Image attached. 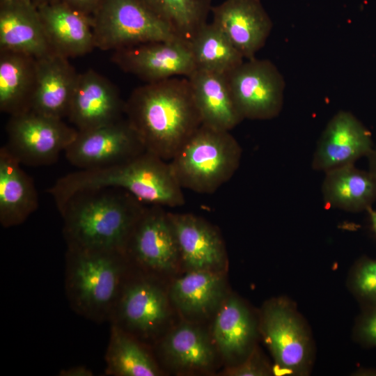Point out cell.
<instances>
[{"mask_svg":"<svg viewBox=\"0 0 376 376\" xmlns=\"http://www.w3.org/2000/svg\"><path fill=\"white\" fill-rule=\"evenodd\" d=\"M65 260L71 308L94 322H109L129 273L124 253L67 247Z\"/></svg>","mask_w":376,"mask_h":376,"instance_id":"277c9868","label":"cell"},{"mask_svg":"<svg viewBox=\"0 0 376 376\" xmlns=\"http://www.w3.org/2000/svg\"><path fill=\"white\" fill-rule=\"evenodd\" d=\"M53 51L67 58L95 49L92 19L56 0L37 8Z\"/></svg>","mask_w":376,"mask_h":376,"instance_id":"ffe728a7","label":"cell"},{"mask_svg":"<svg viewBox=\"0 0 376 376\" xmlns=\"http://www.w3.org/2000/svg\"><path fill=\"white\" fill-rule=\"evenodd\" d=\"M357 339L368 347H376V305L369 306L368 310L359 319L356 327Z\"/></svg>","mask_w":376,"mask_h":376,"instance_id":"d6a6232c","label":"cell"},{"mask_svg":"<svg viewBox=\"0 0 376 376\" xmlns=\"http://www.w3.org/2000/svg\"><path fill=\"white\" fill-rule=\"evenodd\" d=\"M70 8L93 18L104 0H58Z\"/></svg>","mask_w":376,"mask_h":376,"instance_id":"836d02e7","label":"cell"},{"mask_svg":"<svg viewBox=\"0 0 376 376\" xmlns=\"http://www.w3.org/2000/svg\"><path fill=\"white\" fill-rule=\"evenodd\" d=\"M36 82V59L0 49V110L9 116L31 110Z\"/></svg>","mask_w":376,"mask_h":376,"instance_id":"d4e9b609","label":"cell"},{"mask_svg":"<svg viewBox=\"0 0 376 376\" xmlns=\"http://www.w3.org/2000/svg\"><path fill=\"white\" fill-rule=\"evenodd\" d=\"M92 28L95 47L102 51L179 39L139 0H104L92 18Z\"/></svg>","mask_w":376,"mask_h":376,"instance_id":"52a82bcc","label":"cell"},{"mask_svg":"<svg viewBox=\"0 0 376 376\" xmlns=\"http://www.w3.org/2000/svg\"><path fill=\"white\" fill-rule=\"evenodd\" d=\"M125 102L117 88L93 70L79 73L67 118L79 132L123 118Z\"/></svg>","mask_w":376,"mask_h":376,"instance_id":"9a60e30c","label":"cell"},{"mask_svg":"<svg viewBox=\"0 0 376 376\" xmlns=\"http://www.w3.org/2000/svg\"><path fill=\"white\" fill-rule=\"evenodd\" d=\"M189 45L196 69L228 75L244 62L240 52L212 22L202 26Z\"/></svg>","mask_w":376,"mask_h":376,"instance_id":"f1b7e54d","label":"cell"},{"mask_svg":"<svg viewBox=\"0 0 376 376\" xmlns=\"http://www.w3.org/2000/svg\"><path fill=\"white\" fill-rule=\"evenodd\" d=\"M187 78L203 125L230 132L244 120L236 107L226 75L196 69Z\"/></svg>","mask_w":376,"mask_h":376,"instance_id":"44dd1931","label":"cell"},{"mask_svg":"<svg viewBox=\"0 0 376 376\" xmlns=\"http://www.w3.org/2000/svg\"><path fill=\"white\" fill-rule=\"evenodd\" d=\"M54 1L56 0H31V2L36 8H38L42 5L51 3Z\"/></svg>","mask_w":376,"mask_h":376,"instance_id":"74e56055","label":"cell"},{"mask_svg":"<svg viewBox=\"0 0 376 376\" xmlns=\"http://www.w3.org/2000/svg\"><path fill=\"white\" fill-rule=\"evenodd\" d=\"M224 288V279L219 271L189 270L175 281L170 296L182 313L200 316L220 306Z\"/></svg>","mask_w":376,"mask_h":376,"instance_id":"4316f807","label":"cell"},{"mask_svg":"<svg viewBox=\"0 0 376 376\" xmlns=\"http://www.w3.org/2000/svg\"><path fill=\"white\" fill-rule=\"evenodd\" d=\"M149 276H127L109 322L136 338L155 336L166 321L169 299Z\"/></svg>","mask_w":376,"mask_h":376,"instance_id":"7c38bea8","label":"cell"},{"mask_svg":"<svg viewBox=\"0 0 376 376\" xmlns=\"http://www.w3.org/2000/svg\"><path fill=\"white\" fill-rule=\"evenodd\" d=\"M105 187L125 189L149 205L175 207L185 202L170 162L146 151L108 167L70 173L58 178L49 192L61 203L77 191Z\"/></svg>","mask_w":376,"mask_h":376,"instance_id":"3957f363","label":"cell"},{"mask_svg":"<svg viewBox=\"0 0 376 376\" xmlns=\"http://www.w3.org/2000/svg\"><path fill=\"white\" fill-rule=\"evenodd\" d=\"M260 329L274 359L276 373L305 375L311 367L313 346L306 323L289 300L268 301L260 315Z\"/></svg>","mask_w":376,"mask_h":376,"instance_id":"8992f818","label":"cell"},{"mask_svg":"<svg viewBox=\"0 0 376 376\" xmlns=\"http://www.w3.org/2000/svg\"><path fill=\"white\" fill-rule=\"evenodd\" d=\"M168 216L185 266L189 270L219 271L226 253L216 228L193 214L168 212Z\"/></svg>","mask_w":376,"mask_h":376,"instance_id":"e0dca14e","label":"cell"},{"mask_svg":"<svg viewBox=\"0 0 376 376\" xmlns=\"http://www.w3.org/2000/svg\"><path fill=\"white\" fill-rule=\"evenodd\" d=\"M226 76L236 107L244 119L271 120L280 114L285 81L272 61L249 59Z\"/></svg>","mask_w":376,"mask_h":376,"instance_id":"9c48e42d","label":"cell"},{"mask_svg":"<svg viewBox=\"0 0 376 376\" xmlns=\"http://www.w3.org/2000/svg\"><path fill=\"white\" fill-rule=\"evenodd\" d=\"M105 354L107 376H157L161 372L154 359L136 338L111 324Z\"/></svg>","mask_w":376,"mask_h":376,"instance_id":"83f0119b","label":"cell"},{"mask_svg":"<svg viewBox=\"0 0 376 376\" xmlns=\"http://www.w3.org/2000/svg\"><path fill=\"white\" fill-rule=\"evenodd\" d=\"M321 193L327 207L349 212L367 211L376 201V175L354 164L324 173Z\"/></svg>","mask_w":376,"mask_h":376,"instance_id":"cb8c5ba5","label":"cell"},{"mask_svg":"<svg viewBox=\"0 0 376 376\" xmlns=\"http://www.w3.org/2000/svg\"><path fill=\"white\" fill-rule=\"evenodd\" d=\"M350 290L368 306L376 305V259L361 258L349 278Z\"/></svg>","mask_w":376,"mask_h":376,"instance_id":"4dcf8cb0","label":"cell"},{"mask_svg":"<svg viewBox=\"0 0 376 376\" xmlns=\"http://www.w3.org/2000/svg\"><path fill=\"white\" fill-rule=\"evenodd\" d=\"M67 247L124 253L146 205L125 189L77 191L56 205Z\"/></svg>","mask_w":376,"mask_h":376,"instance_id":"7a4b0ae2","label":"cell"},{"mask_svg":"<svg viewBox=\"0 0 376 376\" xmlns=\"http://www.w3.org/2000/svg\"><path fill=\"white\" fill-rule=\"evenodd\" d=\"M271 373L268 366L263 362L256 349H253L241 363L228 368L224 372V375L229 376H266L270 375Z\"/></svg>","mask_w":376,"mask_h":376,"instance_id":"1f68e13d","label":"cell"},{"mask_svg":"<svg viewBox=\"0 0 376 376\" xmlns=\"http://www.w3.org/2000/svg\"><path fill=\"white\" fill-rule=\"evenodd\" d=\"M368 157L369 160V170L376 175V146H374L373 151Z\"/></svg>","mask_w":376,"mask_h":376,"instance_id":"d590c367","label":"cell"},{"mask_svg":"<svg viewBox=\"0 0 376 376\" xmlns=\"http://www.w3.org/2000/svg\"><path fill=\"white\" fill-rule=\"evenodd\" d=\"M124 254L142 269L166 272L180 260L178 242L168 212L160 205L144 208L126 244Z\"/></svg>","mask_w":376,"mask_h":376,"instance_id":"8fae6325","label":"cell"},{"mask_svg":"<svg viewBox=\"0 0 376 376\" xmlns=\"http://www.w3.org/2000/svg\"><path fill=\"white\" fill-rule=\"evenodd\" d=\"M212 23L247 60L265 45L272 22L260 0H224L212 6Z\"/></svg>","mask_w":376,"mask_h":376,"instance_id":"2e32d148","label":"cell"},{"mask_svg":"<svg viewBox=\"0 0 376 376\" xmlns=\"http://www.w3.org/2000/svg\"><path fill=\"white\" fill-rule=\"evenodd\" d=\"M36 59V82L30 111L67 118L79 73L68 58L56 52Z\"/></svg>","mask_w":376,"mask_h":376,"instance_id":"ac0fdd59","label":"cell"},{"mask_svg":"<svg viewBox=\"0 0 376 376\" xmlns=\"http://www.w3.org/2000/svg\"><path fill=\"white\" fill-rule=\"evenodd\" d=\"M215 345L201 328L181 324L163 339L160 350L166 361L184 371H203L214 363Z\"/></svg>","mask_w":376,"mask_h":376,"instance_id":"484cf974","label":"cell"},{"mask_svg":"<svg viewBox=\"0 0 376 376\" xmlns=\"http://www.w3.org/2000/svg\"><path fill=\"white\" fill-rule=\"evenodd\" d=\"M146 150L126 118L79 132L65 150L69 163L80 170L108 167L128 161Z\"/></svg>","mask_w":376,"mask_h":376,"instance_id":"30bf717a","label":"cell"},{"mask_svg":"<svg viewBox=\"0 0 376 376\" xmlns=\"http://www.w3.org/2000/svg\"><path fill=\"white\" fill-rule=\"evenodd\" d=\"M0 49L25 53L36 58L54 52L31 1H0Z\"/></svg>","mask_w":376,"mask_h":376,"instance_id":"d6986e66","label":"cell"},{"mask_svg":"<svg viewBox=\"0 0 376 376\" xmlns=\"http://www.w3.org/2000/svg\"><path fill=\"white\" fill-rule=\"evenodd\" d=\"M374 148L371 133L350 111L340 110L328 121L313 152L311 167L324 173L353 165Z\"/></svg>","mask_w":376,"mask_h":376,"instance_id":"5bb4252c","label":"cell"},{"mask_svg":"<svg viewBox=\"0 0 376 376\" xmlns=\"http://www.w3.org/2000/svg\"><path fill=\"white\" fill-rule=\"evenodd\" d=\"M4 145L21 164L48 166L55 163L78 134L59 119L29 111L10 116Z\"/></svg>","mask_w":376,"mask_h":376,"instance_id":"ba28073f","label":"cell"},{"mask_svg":"<svg viewBox=\"0 0 376 376\" xmlns=\"http://www.w3.org/2000/svg\"><path fill=\"white\" fill-rule=\"evenodd\" d=\"M242 154L229 131L202 124L169 162L182 189L212 194L234 175Z\"/></svg>","mask_w":376,"mask_h":376,"instance_id":"5b68a950","label":"cell"},{"mask_svg":"<svg viewBox=\"0 0 376 376\" xmlns=\"http://www.w3.org/2000/svg\"><path fill=\"white\" fill-rule=\"evenodd\" d=\"M6 1V0H0V1ZM30 1H31V0H30Z\"/></svg>","mask_w":376,"mask_h":376,"instance_id":"f35d334b","label":"cell"},{"mask_svg":"<svg viewBox=\"0 0 376 376\" xmlns=\"http://www.w3.org/2000/svg\"><path fill=\"white\" fill-rule=\"evenodd\" d=\"M180 40L189 42L207 24L211 0H139Z\"/></svg>","mask_w":376,"mask_h":376,"instance_id":"f546056e","label":"cell"},{"mask_svg":"<svg viewBox=\"0 0 376 376\" xmlns=\"http://www.w3.org/2000/svg\"><path fill=\"white\" fill-rule=\"evenodd\" d=\"M111 59L125 72L146 83L183 76L196 69L188 42L180 39L155 41L113 51Z\"/></svg>","mask_w":376,"mask_h":376,"instance_id":"4fadbf2b","label":"cell"},{"mask_svg":"<svg viewBox=\"0 0 376 376\" xmlns=\"http://www.w3.org/2000/svg\"><path fill=\"white\" fill-rule=\"evenodd\" d=\"M256 320L243 301L235 297L223 300L216 315L212 338L216 349L227 360H244L254 349Z\"/></svg>","mask_w":376,"mask_h":376,"instance_id":"603a6c76","label":"cell"},{"mask_svg":"<svg viewBox=\"0 0 376 376\" xmlns=\"http://www.w3.org/2000/svg\"><path fill=\"white\" fill-rule=\"evenodd\" d=\"M39 205L32 178L3 145L0 148V224L10 228L24 223Z\"/></svg>","mask_w":376,"mask_h":376,"instance_id":"7402d4cb","label":"cell"},{"mask_svg":"<svg viewBox=\"0 0 376 376\" xmlns=\"http://www.w3.org/2000/svg\"><path fill=\"white\" fill-rule=\"evenodd\" d=\"M367 212L369 214L370 219V222L372 225V228L375 233L376 234V210H373V207H370Z\"/></svg>","mask_w":376,"mask_h":376,"instance_id":"8d00e7d4","label":"cell"},{"mask_svg":"<svg viewBox=\"0 0 376 376\" xmlns=\"http://www.w3.org/2000/svg\"><path fill=\"white\" fill-rule=\"evenodd\" d=\"M59 376H93V372L86 366L79 365L68 368L62 369L59 371Z\"/></svg>","mask_w":376,"mask_h":376,"instance_id":"e575fe53","label":"cell"},{"mask_svg":"<svg viewBox=\"0 0 376 376\" xmlns=\"http://www.w3.org/2000/svg\"><path fill=\"white\" fill-rule=\"evenodd\" d=\"M124 114L146 152L169 162L202 125L187 77L135 88Z\"/></svg>","mask_w":376,"mask_h":376,"instance_id":"6da1fadb","label":"cell"}]
</instances>
